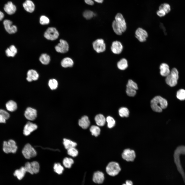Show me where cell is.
<instances>
[{"instance_id":"obj_1","label":"cell","mask_w":185,"mask_h":185,"mask_svg":"<svg viewBox=\"0 0 185 185\" xmlns=\"http://www.w3.org/2000/svg\"><path fill=\"white\" fill-rule=\"evenodd\" d=\"M151 106L152 110L157 112H161L168 106V102L165 99L161 96H157L151 101Z\"/></svg>"},{"instance_id":"obj_2","label":"cell","mask_w":185,"mask_h":185,"mask_svg":"<svg viewBox=\"0 0 185 185\" xmlns=\"http://www.w3.org/2000/svg\"><path fill=\"white\" fill-rule=\"evenodd\" d=\"M178 71L175 68H173L169 75L166 77L165 81L166 83L169 86L173 87L177 84L179 78Z\"/></svg>"},{"instance_id":"obj_3","label":"cell","mask_w":185,"mask_h":185,"mask_svg":"<svg viewBox=\"0 0 185 185\" xmlns=\"http://www.w3.org/2000/svg\"><path fill=\"white\" fill-rule=\"evenodd\" d=\"M121 169L119 164L115 162H109L106 168L107 173L112 177H115L118 175L121 171Z\"/></svg>"},{"instance_id":"obj_4","label":"cell","mask_w":185,"mask_h":185,"mask_svg":"<svg viewBox=\"0 0 185 185\" xmlns=\"http://www.w3.org/2000/svg\"><path fill=\"white\" fill-rule=\"evenodd\" d=\"M17 149L16 142L13 140H10L7 141L3 142V150L6 153H15L16 152Z\"/></svg>"},{"instance_id":"obj_5","label":"cell","mask_w":185,"mask_h":185,"mask_svg":"<svg viewBox=\"0 0 185 185\" xmlns=\"http://www.w3.org/2000/svg\"><path fill=\"white\" fill-rule=\"evenodd\" d=\"M22 153L24 157L27 159L35 157L37 154L35 149L29 143L25 145L22 150Z\"/></svg>"},{"instance_id":"obj_6","label":"cell","mask_w":185,"mask_h":185,"mask_svg":"<svg viewBox=\"0 0 185 185\" xmlns=\"http://www.w3.org/2000/svg\"><path fill=\"white\" fill-rule=\"evenodd\" d=\"M185 154V146H178L175 150L174 154V163L177 168L182 166L180 160V155Z\"/></svg>"},{"instance_id":"obj_7","label":"cell","mask_w":185,"mask_h":185,"mask_svg":"<svg viewBox=\"0 0 185 185\" xmlns=\"http://www.w3.org/2000/svg\"><path fill=\"white\" fill-rule=\"evenodd\" d=\"M59 35V32L55 28L51 27L46 30L44 33V36L48 40H54L58 38Z\"/></svg>"},{"instance_id":"obj_8","label":"cell","mask_w":185,"mask_h":185,"mask_svg":"<svg viewBox=\"0 0 185 185\" xmlns=\"http://www.w3.org/2000/svg\"><path fill=\"white\" fill-rule=\"evenodd\" d=\"M94 49L98 53L103 52L106 49V45L104 41L102 39H98L92 43Z\"/></svg>"},{"instance_id":"obj_9","label":"cell","mask_w":185,"mask_h":185,"mask_svg":"<svg viewBox=\"0 0 185 185\" xmlns=\"http://www.w3.org/2000/svg\"><path fill=\"white\" fill-rule=\"evenodd\" d=\"M135 37L140 42H143L145 41L148 36L147 32L141 27H138L135 32Z\"/></svg>"},{"instance_id":"obj_10","label":"cell","mask_w":185,"mask_h":185,"mask_svg":"<svg viewBox=\"0 0 185 185\" xmlns=\"http://www.w3.org/2000/svg\"><path fill=\"white\" fill-rule=\"evenodd\" d=\"M115 18V21L123 32H125L127 29V26L123 15L121 13H118L116 15Z\"/></svg>"},{"instance_id":"obj_11","label":"cell","mask_w":185,"mask_h":185,"mask_svg":"<svg viewBox=\"0 0 185 185\" xmlns=\"http://www.w3.org/2000/svg\"><path fill=\"white\" fill-rule=\"evenodd\" d=\"M123 158L127 162L133 161L135 158L136 155L135 151L130 149L124 150L122 154Z\"/></svg>"},{"instance_id":"obj_12","label":"cell","mask_w":185,"mask_h":185,"mask_svg":"<svg viewBox=\"0 0 185 185\" xmlns=\"http://www.w3.org/2000/svg\"><path fill=\"white\" fill-rule=\"evenodd\" d=\"M59 43L55 47L56 51L58 52L64 53L67 52L69 46L67 42L65 40L60 39Z\"/></svg>"},{"instance_id":"obj_13","label":"cell","mask_w":185,"mask_h":185,"mask_svg":"<svg viewBox=\"0 0 185 185\" xmlns=\"http://www.w3.org/2000/svg\"><path fill=\"white\" fill-rule=\"evenodd\" d=\"M12 22L9 20H5L3 22L4 28L7 32L10 34L15 33L17 31L16 26L12 25Z\"/></svg>"},{"instance_id":"obj_14","label":"cell","mask_w":185,"mask_h":185,"mask_svg":"<svg viewBox=\"0 0 185 185\" xmlns=\"http://www.w3.org/2000/svg\"><path fill=\"white\" fill-rule=\"evenodd\" d=\"M37 127V126L35 124L28 122L24 127L23 130V134L25 136H28L31 132L36 130Z\"/></svg>"},{"instance_id":"obj_15","label":"cell","mask_w":185,"mask_h":185,"mask_svg":"<svg viewBox=\"0 0 185 185\" xmlns=\"http://www.w3.org/2000/svg\"><path fill=\"white\" fill-rule=\"evenodd\" d=\"M37 111L34 109L30 107H28L25 110L24 116L25 118L30 121H33L36 117Z\"/></svg>"},{"instance_id":"obj_16","label":"cell","mask_w":185,"mask_h":185,"mask_svg":"<svg viewBox=\"0 0 185 185\" xmlns=\"http://www.w3.org/2000/svg\"><path fill=\"white\" fill-rule=\"evenodd\" d=\"M112 52L116 54H119L122 52L123 46L122 43L119 41H116L113 42L111 48Z\"/></svg>"},{"instance_id":"obj_17","label":"cell","mask_w":185,"mask_h":185,"mask_svg":"<svg viewBox=\"0 0 185 185\" xmlns=\"http://www.w3.org/2000/svg\"><path fill=\"white\" fill-rule=\"evenodd\" d=\"M104 179V174L102 172L98 171L94 173L93 180L95 183L98 184L102 183L103 182Z\"/></svg>"},{"instance_id":"obj_18","label":"cell","mask_w":185,"mask_h":185,"mask_svg":"<svg viewBox=\"0 0 185 185\" xmlns=\"http://www.w3.org/2000/svg\"><path fill=\"white\" fill-rule=\"evenodd\" d=\"M4 9L7 14L12 15L16 12V7L12 2H9L5 5Z\"/></svg>"},{"instance_id":"obj_19","label":"cell","mask_w":185,"mask_h":185,"mask_svg":"<svg viewBox=\"0 0 185 185\" xmlns=\"http://www.w3.org/2000/svg\"><path fill=\"white\" fill-rule=\"evenodd\" d=\"M27 80L29 82L37 80L39 78V75L37 71L33 69L28 70L27 73Z\"/></svg>"},{"instance_id":"obj_20","label":"cell","mask_w":185,"mask_h":185,"mask_svg":"<svg viewBox=\"0 0 185 185\" xmlns=\"http://www.w3.org/2000/svg\"><path fill=\"white\" fill-rule=\"evenodd\" d=\"M90 121L88 117L86 116H82L79 120L78 124L79 126L84 129H87L89 126Z\"/></svg>"},{"instance_id":"obj_21","label":"cell","mask_w":185,"mask_h":185,"mask_svg":"<svg viewBox=\"0 0 185 185\" xmlns=\"http://www.w3.org/2000/svg\"><path fill=\"white\" fill-rule=\"evenodd\" d=\"M160 74L163 76L166 77L170 72L169 65L165 63H162L160 65Z\"/></svg>"},{"instance_id":"obj_22","label":"cell","mask_w":185,"mask_h":185,"mask_svg":"<svg viewBox=\"0 0 185 185\" xmlns=\"http://www.w3.org/2000/svg\"><path fill=\"white\" fill-rule=\"evenodd\" d=\"M25 10L30 13L32 12L35 9V5L33 2L30 0H26L23 4Z\"/></svg>"},{"instance_id":"obj_23","label":"cell","mask_w":185,"mask_h":185,"mask_svg":"<svg viewBox=\"0 0 185 185\" xmlns=\"http://www.w3.org/2000/svg\"><path fill=\"white\" fill-rule=\"evenodd\" d=\"M95 120L96 124L98 126H103L105 124L106 119L102 114H99L95 117Z\"/></svg>"},{"instance_id":"obj_24","label":"cell","mask_w":185,"mask_h":185,"mask_svg":"<svg viewBox=\"0 0 185 185\" xmlns=\"http://www.w3.org/2000/svg\"><path fill=\"white\" fill-rule=\"evenodd\" d=\"M26 172L24 167L22 166L19 169L16 170L14 173V175L18 179L21 180L24 177Z\"/></svg>"},{"instance_id":"obj_25","label":"cell","mask_w":185,"mask_h":185,"mask_svg":"<svg viewBox=\"0 0 185 185\" xmlns=\"http://www.w3.org/2000/svg\"><path fill=\"white\" fill-rule=\"evenodd\" d=\"M73 64V60L69 57L63 58L61 62V66L64 68L72 67Z\"/></svg>"},{"instance_id":"obj_26","label":"cell","mask_w":185,"mask_h":185,"mask_svg":"<svg viewBox=\"0 0 185 185\" xmlns=\"http://www.w3.org/2000/svg\"><path fill=\"white\" fill-rule=\"evenodd\" d=\"M117 65L119 69L121 70H125L128 67V61L126 59L122 58L118 62Z\"/></svg>"},{"instance_id":"obj_27","label":"cell","mask_w":185,"mask_h":185,"mask_svg":"<svg viewBox=\"0 0 185 185\" xmlns=\"http://www.w3.org/2000/svg\"><path fill=\"white\" fill-rule=\"evenodd\" d=\"M63 144L65 148L67 149L75 147L77 145V143L70 140L66 138L63 139Z\"/></svg>"},{"instance_id":"obj_28","label":"cell","mask_w":185,"mask_h":185,"mask_svg":"<svg viewBox=\"0 0 185 185\" xmlns=\"http://www.w3.org/2000/svg\"><path fill=\"white\" fill-rule=\"evenodd\" d=\"M17 52V49L13 45H11L9 48H7L5 51L7 56L8 57H14Z\"/></svg>"},{"instance_id":"obj_29","label":"cell","mask_w":185,"mask_h":185,"mask_svg":"<svg viewBox=\"0 0 185 185\" xmlns=\"http://www.w3.org/2000/svg\"><path fill=\"white\" fill-rule=\"evenodd\" d=\"M6 106L7 110L11 112L15 110L17 107L16 103L12 100H10L7 102Z\"/></svg>"},{"instance_id":"obj_30","label":"cell","mask_w":185,"mask_h":185,"mask_svg":"<svg viewBox=\"0 0 185 185\" xmlns=\"http://www.w3.org/2000/svg\"><path fill=\"white\" fill-rule=\"evenodd\" d=\"M39 60L42 64L47 65L49 63L50 58V56L47 54L43 53L40 57Z\"/></svg>"},{"instance_id":"obj_31","label":"cell","mask_w":185,"mask_h":185,"mask_svg":"<svg viewBox=\"0 0 185 185\" xmlns=\"http://www.w3.org/2000/svg\"><path fill=\"white\" fill-rule=\"evenodd\" d=\"M90 131L91 134L95 137H97L100 134V129L98 126L93 125L91 126L90 128Z\"/></svg>"},{"instance_id":"obj_32","label":"cell","mask_w":185,"mask_h":185,"mask_svg":"<svg viewBox=\"0 0 185 185\" xmlns=\"http://www.w3.org/2000/svg\"><path fill=\"white\" fill-rule=\"evenodd\" d=\"M74 163V161L71 158L66 157L63 161V164L64 166L67 168H70Z\"/></svg>"},{"instance_id":"obj_33","label":"cell","mask_w":185,"mask_h":185,"mask_svg":"<svg viewBox=\"0 0 185 185\" xmlns=\"http://www.w3.org/2000/svg\"><path fill=\"white\" fill-rule=\"evenodd\" d=\"M119 116L121 117H128L129 115V111L127 108L125 107L120 108L118 111Z\"/></svg>"},{"instance_id":"obj_34","label":"cell","mask_w":185,"mask_h":185,"mask_svg":"<svg viewBox=\"0 0 185 185\" xmlns=\"http://www.w3.org/2000/svg\"><path fill=\"white\" fill-rule=\"evenodd\" d=\"M112 27L114 31L116 34L118 35L122 34L123 32L115 20H114L112 23Z\"/></svg>"},{"instance_id":"obj_35","label":"cell","mask_w":185,"mask_h":185,"mask_svg":"<svg viewBox=\"0 0 185 185\" xmlns=\"http://www.w3.org/2000/svg\"><path fill=\"white\" fill-rule=\"evenodd\" d=\"M53 169L54 171L59 174H61L64 170V168L59 163H55L54 165Z\"/></svg>"},{"instance_id":"obj_36","label":"cell","mask_w":185,"mask_h":185,"mask_svg":"<svg viewBox=\"0 0 185 185\" xmlns=\"http://www.w3.org/2000/svg\"><path fill=\"white\" fill-rule=\"evenodd\" d=\"M30 163L33 174L38 173L40 169V166L39 163L37 161H34L30 162Z\"/></svg>"},{"instance_id":"obj_37","label":"cell","mask_w":185,"mask_h":185,"mask_svg":"<svg viewBox=\"0 0 185 185\" xmlns=\"http://www.w3.org/2000/svg\"><path fill=\"white\" fill-rule=\"evenodd\" d=\"M106 121L107 122V126L108 128H112L115 126V121L112 117L109 116L107 117Z\"/></svg>"},{"instance_id":"obj_38","label":"cell","mask_w":185,"mask_h":185,"mask_svg":"<svg viewBox=\"0 0 185 185\" xmlns=\"http://www.w3.org/2000/svg\"><path fill=\"white\" fill-rule=\"evenodd\" d=\"M48 85L51 90H54L57 88L58 82L55 79H51L49 81Z\"/></svg>"},{"instance_id":"obj_39","label":"cell","mask_w":185,"mask_h":185,"mask_svg":"<svg viewBox=\"0 0 185 185\" xmlns=\"http://www.w3.org/2000/svg\"><path fill=\"white\" fill-rule=\"evenodd\" d=\"M159 10H162L164 11L166 14L169 13L171 11L170 5L167 3L161 4L159 7Z\"/></svg>"},{"instance_id":"obj_40","label":"cell","mask_w":185,"mask_h":185,"mask_svg":"<svg viewBox=\"0 0 185 185\" xmlns=\"http://www.w3.org/2000/svg\"><path fill=\"white\" fill-rule=\"evenodd\" d=\"M177 98L181 100H185V90L181 89L178 90L177 93Z\"/></svg>"},{"instance_id":"obj_41","label":"cell","mask_w":185,"mask_h":185,"mask_svg":"<svg viewBox=\"0 0 185 185\" xmlns=\"http://www.w3.org/2000/svg\"><path fill=\"white\" fill-rule=\"evenodd\" d=\"M67 150L68 154L72 157H76L78 154V151L75 147H71Z\"/></svg>"},{"instance_id":"obj_42","label":"cell","mask_w":185,"mask_h":185,"mask_svg":"<svg viewBox=\"0 0 185 185\" xmlns=\"http://www.w3.org/2000/svg\"><path fill=\"white\" fill-rule=\"evenodd\" d=\"M126 88L133 89L136 90L138 89L137 84L132 80H129L126 86Z\"/></svg>"},{"instance_id":"obj_43","label":"cell","mask_w":185,"mask_h":185,"mask_svg":"<svg viewBox=\"0 0 185 185\" xmlns=\"http://www.w3.org/2000/svg\"><path fill=\"white\" fill-rule=\"evenodd\" d=\"M95 14L92 11L89 10H86L83 13L84 17L87 20L91 19L95 16Z\"/></svg>"},{"instance_id":"obj_44","label":"cell","mask_w":185,"mask_h":185,"mask_svg":"<svg viewBox=\"0 0 185 185\" xmlns=\"http://www.w3.org/2000/svg\"><path fill=\"white\" fill-rule=\"evenodd\" d=\"M50 22L49 18L47 16L42 15L40 18V22L41 24L44 25L48 24Z\"/></svg>"},{"instance_id":"obj_45","label":"cell","mask_w":185,"mask_h":185,"mask_svg":"<svg viewBox=\"0 0 185 185\" xmlns=\"http://www.w3.org/2000/svg\"><path fill=\"white\" fill-rule=\"evenodd\" d=\"M126 92L128 96L130 97H133L136 94V90L133 89L126 88Z\"/></svg>"},{"instance_id":"obj_46","label":"cell","mask_w":185,"mask_h":185,"mask_svg":"<svg viewBox=\"0 0 185 185\" xmlns=\"http://www.w3.org/2000/svg\"><path fill=\"white\" fill-rule=\"evenodd\" d=\"M26 172H28L31 174H33L32 171L30 163L29 162H26L24 166Z\"/></svg>"},{"instance_id":"obj_47","label":"cell","mask_w":185,"mask_h":185,"mask_svg":"<svg viewBox=\"0 0 185 185\" xmlns=\"http://www.w3.org/2000/svg\"><path fill=\"white\" fill-rule=\"evenodd\" d=\"M0 114L6 119H8L10 117L9 113L6 110L2 109H0Z\"/></svg>"},{"instance_id":"obj_48","label":"cell","mask_w":185,"mask_h":185,"mask_svg":"<svg viewBox=\"0 0 185 185\" xmlns=\"http://www.w3.org/2000/svg\"><path fill=\"white\" fill-rule=\"evenodd\" d=\"M96 2H97L98 3H103V0H94ZM85 2V3L87 4L92 5H93L94 3L92 0H84Z\"/></svg>"},{"instance_id":"obj_49","label":"cell","mask_w":185,"mask_h":185,"mask_svg":"<svg viewBox=\"0 0 185 185\" xmlns=\"http://www.w3.org/2000/svg\"><path fill=\"white\" fill-rule=\"evenodd\" d=\"M157 14L160 17L164 16L166 14L165 12L162 10H159L156 12Z\"/></svg>"},{"instance_id":"obj_50","label":"cell","mask_w":185,"mask_h":185,"mask_svg":"<svg viewBox=\"0 0 185 185\" xmlns=\"http://www.w3.org/2000/svg\"><path fill=\"white\" fill-rule=\"evenodd\" d=\"M133 182L130 180H126L125 183H123L122 185H133Z\"/></svg>"},{"instance_id":"obj_51","label":"cell","mask_w":185,"mask_h":185,"mask_svg":"<svg viewBox=\"0 0 185 185\" xmlns=\"http://www.w3.org/2000/svg\"><path fill=\"white\" fill-rule=\"evenodd\" d=\"M6 120L0 114V123H5L6 122Z\"/></svg>"},{"instance_id":"obj_52","label":"cell","mask_w":185,"mask_h":185,"mask_svg":"<svg viewBox=\"0 0 185 185\" xmlns=\"http://www.w3.org/2000/svg\"><path fill=\"white\" fill-rule=\"evenodd\" d=\"M4 17V13L0 11V21L2 20Z\"/></svg>"}]
</instances>
